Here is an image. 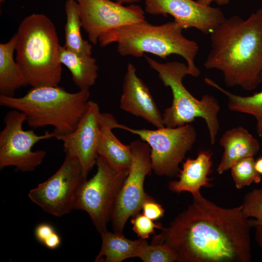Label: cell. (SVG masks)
Masks as SVG:
<instances>
[{"instance_id":"32","label":"cell","mask_w":262,"mask_h":262,"mask_svg":"<svg viewBox=\"0 0 262 262\" xmlns=\"http://www.w3.org/2000/svg\"><path fill=\"white\" fill-rule=\"evenodd\" d=\"M256 229L255 238L259 246L262 248V225L255 227Z\"/></svg>"},{"instance_id":"11","label":"cell","mask_w":262,"mask_h":262,"mask_svg":"<svg viewBox=\"0 0 262 262\" xmlns=\"http://www.w3.org/2000/svg\"><path fill=\"white\" fill-rule=\"evenodd\" d=\"M130 145L131 164L110 220L114 232L119 233L123 232L128 220L139 213L144 202L151 197L144 190L145 178L152 170L150 147L142 140H134Z\"/></svg>"},{"instance_id":"19","label":"cell","mask_w":262,"mask_h":262,"mask_svg":"<svg viewBox=\"0 0 262 262\" xmlns=\"http://www.w3.org/2000/svg\"><path fill=\"white\" fill-rule=\"evenodd\" d=\"M101 246L96 257V262H121L126 259L138 257L146 239L132 240L123 233L111 232L107 230L101 232Z\"/></svg>"},{"instance_id":"5","label":"cell","mask_w":262,"mask_h":262,"mask_svg":"<svg viewBox=\"0 0 262 262\" xmlns=\"http://www.w3.org/2000/svg\"><path fill=\"white\" fill-rule=\"evenodd\" d=\"M89 89L70 93L58 85L32 87L21 97L0 95L1 106L24 113L26 122L33 129L47 126L56 135L72 131L85 111Z\"/></svg>"},{"instance_id":"30","label":"cell","mask_w":262,"mask_h":262,"mask_svg":"<svg viewBox=\"0 0 262 262\" xmlns=\"http://www.w3.org/2000/svg\"><path fill=\"white\" fill-rule=\"evenodd\" d=\"M61 243L59 235L55 231L43 244L47 248L54 249L58 247Z\"/></svg>"},{"instance_id":"35","label":"cell","mask_w":262,"mask_h":262,"mask_svg":"<svg viewBox=\"0 0 262 262\" xmlns=\"http://www.w3.org/2000/svg\"><path fill=\"white\" fill-rule=\"evenodd\" d=\"M4 0H0V1L1 2H3Z\"/></svg>"},{"instance_id":"21","label":"cell","mask_w":262,"mask_h":262,"mask_svg":"<svg viewBox=\"0 0 262 262\" xmlns=\"http://www.w3.org/2000/svg\"><path fill=\"white\" fill-rule=\"evenodd\" d=\"M16 43L15 34L6 43L0 44V95L14 97L17 89L27 85L14 58Z\"/></svg>"},{"instance_id":"6","label":"cell","mask_w":262,"mask_h":262,"mask_svg":"<svg viewBox=\"0 0 262 262\" xmlns=\"http://www.w3.org/2000/svg\"><path fill=\"white\" fill-rule=\"evenodd\" d=\"M145 56L149 66L158 73L164 85L170 87L172 91V105L163 114L164 126H181L201 117L207 125L211 144L214 145L220 128L218 115L220 106L217 99L208 94L197 99L187 90L182 82L183 79L189 75L187 65L177 61L160 63Z\"/></svg>"},{"instance_id":"15","label":"cell","mask_w":262,"mask_h":262,"mask_svg":"<svg viewBox=\"0 0 262 262\" xmlns=\"http://www.w3.org/2000/svg\"><path fill=\"white\" fill-rule=\"evenodd\" d=\"M120 108L140 117L158 128L164 127L162 114L148 86L138 77L134 66L128 64L123 82Z\"/></svg>"},{"instance_id":"22","label":"cell","mask_w":262,"mask_h":262,"mask_svg":"<svg viewBox=\"0 0 262 262\" xmlns=\"http://www.w3.org/2000/svg\"><path fill=\"white\" fill-rule=\"evenodd\" d=\"M204 82L207 85L218 90L227 97L229 110L253 116L256 120L257 133L259 137L262 138V90L251 96H241L226 90L209 78H205Z\"/></svg>"},{"instance_id":"34","label":"cell","mask_w":262,"mask_h":262,"mask_svg":"<svg viewBox=\"0 0 262 262\" xmlns=\"http://www.w3.org/2000/svg\"><path fill=\"white\" fill-rule=\"evenodd\" d=\"M141 0H115V1L123 4L124 3H132L133 2H138Z\"/></svg>"},{"instance_id":"13","label":"cell","mask_w":262,"mask_h":262,"mask_svg":"<svg viewBox=\"0 0 262 262\" xmlns=\"http://www.w3.org/2000/svg\"><path fill=\"white\" fill-rule=\"evenodd\" d=\"M101 125L99 107L95 102L89 100L75 129L69 133L55 136L63 143L66 154L79 161L86 178L96 165Z\"/></svg>"},{"instance_id":"12","label":"cell","mask_w":262,"mask_h":262,"mask_svg":"<svg viewBox=\"0 0 262 262\" xmlns=\"http://www.w3.org/2000/svg\"><path fill=\"white\" fill-rule=\"evenodd\" d=\"M82 27L94 45L103 33L125 25L146 20L139 5L124 6L110 0H76Z\"/></svg>"},{"instance_id":"17","label":"cell","mask_w":262,"mask_h":262,"mask_svg":"<svg viewBox=\"0 0 262 262\" xmlns=\"http://www.w3.org/2000/svg\"><path fill=\"white\" fill-rule=\"evenodd\" d=\"M123 126L117 122L111 114L102 113L98 154L111 166L118 169L129 170L132 160L131 146L122 144L112 131L114 129H122Z\"/></svg>"},{"instance_id":"20","label":"cell","mask_w":262,"mask_h":262,"mask_svg":"<svg viewBox=\"0 0 262 262\" xmlns=\"http://www.w3.org/2000/svg\"><path fill=\"white\" fill-rule=\"evenodd\" d=\"M59 58L70 72L72 80L80 90L89 89L98 77V67L91 55L79 54L60 46Z\"/></svg>"},{"instance_id":"16","label":"cell","mask_w":262,"mask_h":262,"mask_svg":"<svg viewBox=\"0 0 262 262\" xmlns=\"http://www.w3.org/2000/svg\"><path fill=\"white\" fill-rule=\"evenodd\" d=\"M212 155L209 151L203 150L196 158H187L182 163L179 180L169 182V190L177 193L188 192L194 196L200 192L201 187H212V179L208 177L212 172Z\"/></svg>"},{"instance_id":"18","label":"cell","mask_w":262,"mask_h":262,"mask_svg":"<svg viewBox=\"0 0 262 262\" xmlns=\"http://www.w3.org/2000/svg\"><path fill=\"white\" fill-rule=\"evenodd\" d=\"M224 152L217 168L222 174L238 161L248 157H253L260 148L259 141L245 128L237 127L227 131L219 140Z\"/></svg>"},{"instance_id":"4","label":"cell","mask_w":262,"mask_h":262,"mask_svg":"<svg viewBox=\"0 0 262 262\" xmlns=\"http://www.w3.org/2000/svg\"><path fill=\"white\" fill-rule=\"evenodd\" d=\"M16 61L27 85L56 86L62 77L60 45L53 22L45 15L25 17L17 32Z\"/></svg>"},{"instance_id":"33","label":"cell","mask_w":262,"mask_h":262,"mask_svg":"<svg viewBox=\"0 0 262 262\" xmlns=\"http://www.w3.org/2000/svg\"><path fill=\"white\" fill-rule=\"evenodd\" d=\"M255 168L257 172L262 175V157L255 161Z\"/></svg>"},{"instance_id":"1","label":"cell","mask_w":262,"mask_h":262,"mask_svg":"<svg viewBox=\"0 0 262 262\" xmlns=\"http://www.w3.org/2000/svg\"><path fill=\"white\" fill-rule=\"evenodd\" d=\"M193 197L192 204L151 243L167 246L178 262H250L252 226L242 205L223 208L201 192Z\"/></svg>"},{"instance_id":"8","label":"cell","mask_w":262,"mask_h":262,"mask_svg":"<svg viewBox=\"0 0 262 262\" xmlns=\"http://www.w3.org/2000/svg\"><path fill=\"white\" fill-rule=\"evenodd\" d=\"M25 115L12 109L3 119L4 126L0 132V169L14 166L17 171L27 172L34 171L43 162L46 151H33V147L41 141L55 138L53 131H46L38 135L33 130H24Z\"/></svg>"},{"instance_id":"27","label":"cell","mask_w":262,"mask_h":262,"mask_svg":"<svg viewBox=\"0 0 262 262\" xmlns=\"http://www.w3.org/2000/svg\"><path fill=\"white\" fill-rule=\"evenodd\" d=\"M132 225V230L141 239H147L155 233V229H162L164 227L159 222L147 217L143 213H137L132 217L131 220Z\"/></svg>"},{"instance_id":"23","label":"cell","mask_w":262,"mask_h":262,"mask_svg":"<svg viewBox=\"0 0 262 262\" xmlns=\"http://www.w3.org/2000/svg\"><path fill=\"white\" fill-rule=\"evenodd\" d=\"M66 23L64 30L65 43L64 47L72 51L87 55L92 54V45L82 38V23L76 0H67L65 5Z\"/></svg>"},{"instance_id":"10","label":"cell","mask_w":262,"mask_h":262,"mask_svg":"<svg viewBox=\"0 0 262 262\" xmlns=\"http://www.w3.org/2000/svg\"><path fill=\"white\" fill-rule=\"evenodd\" d=\"M86 180L79 161L66 154L57 171L31 189L28 197L44 212L61 217L75 209L78 191Z\"/></svg>"},{"instance_id":"25","label":"cell","mask_w":262,"mask_h":262,"mask_svg":"<svg viewBox=\"0 0 262 262\" xmlns=\"http://www.w3.org/2000/svg\"><path fill=\"white\" fill-rule=\"evenodd\" d=\"M144 262H174L177 261L175 253L164 244L144 243L138 256Z\"/></svg>"},{"instance_id":"24","label":"cell","mask_w":262,"mask_h":262,"mask_svg":"<svg viewBox=\"0 0 262 262\" xmlns=\"http://www.w3.org/2000/svg\"><path fill=\"white\" fill-rule=\"evenodd\" d=\"M255 162L253 157H248L239 160L231 167V176L237 189L261 182V175L255 169Z\"/></svg>"},{"instance_id":"26","label":"cell","mask_w":262,"mask_h":262,"mask_svg":"<svg viewBox=\"0 0 262 262\" xmlns=\"http://www.w3.org/2000/svg\"><path fill=\"white\" fill-rule=\"evenodd\" d=\"M243 211L250 219L252 227L262 225V188L255 189L244 196L242 204Z\"/></svg>"},{"instance_id":"2","label":"cell","mask_w":262,"mask_h":262,"mask_svg":"<svg viewBox=\"0 0 262 262\" xmlns=\"http://www.w3.org/2000/svg\"><path fill=\"white\" fill-rule=\"evenodd\" d=\"M210 34L205 67L220 70L227 86L257 88L262 75V8L246 19L225 18Z\"/></svg>"},{"instance_id":"3","label":"cell","mask_w":262,"mask_h":262,"mask_svg":"<svg viewBox=\"0 0 262 262\" xmlns=\"http://www.w3.org/2000/svg\"><path fill=\"white\" fill-rule=\"evenodd\" d=\"M183 30L175 20L159 25L145 20L106 32L98 42L101 47L116 43L117 51L123 56L141 57L148 53L166 59L171 54L180 55L186 61L189 75L197 77L200 71L195 61L199 47L184 36Z\"/></svg>"},{"instance_id":"9","label":"cell","mask_w":262,"mask_h":262,"mask_svg":"<svg viewBox=\"0 0 262 262\" xmlns=\"http://www.w3.org/2000/svg\"><path fill=\"white\" fill-rule=\"evenodd\" d=\"M122 129L136 134L150 148L152 170L158 176H178L180 164L195 144L197 137L190 123L157 130L134 129L123 125Z\"/></svg>"},{"instance_id":"28","label":"cell","mask_w":262,"mask_h":262,"mask_svg":"<svg viewBox=\"0 0 262 262\" xmlns=\"http://www.w3.org/2000/svg\"><path fill=\"white\" fill-rule=\"evenodd\" d=\"M142 210L145 215L153 221L162 217L165 212L162 206L156 202L152 197L144 202Z\"/></svg>"},{"instance_id":"7","label":"cell","mask_w":262,"mask_h":262,"mask_svg":"<svg viewBox=\"0 0 262 262\" xmlns=\"http://www.w3.org/2000/svg\"><path fill=\"white\" fill-rule=\"evenodd\" d=\"M96 165L95 174L84 181L78 191L75 209L86 212L100 233L107 230L129 170L115 168L98 155Z\"/></svg>"},{"instance_id":"14","label":"cell","mask_w":262,"mask_h":262,"mask_svg":"<svg viewBox=\"0 0 262 262\" xmlns=\"http://www.w3.org/2000/svg\"><path fill=\"white\" fill-rule=\"evenodd\" d=\"M144 1L148 14L170 15L183 29L194 28L205 34H211L226 18L220 9L203 5L193 0Z\"/></svg>"},{"instance_id":"31","label":"cell","mask_w":262,"mask_h":262,"mask_svg":"<svg viewBox=\"0 0 262 262\" xmlns=\"http://www.w3.org/2000/svg\"><path fill=\"white\" fill-rule=\"evenodd\" d=\"M197 1L205 6H210L212 2H215L219 5H225L229 3V0H197Z\"/></svg>"},{"instance_id":"29","label":"cell","mask_w":262,"mask_h":262,"mask_svg":"<svg viewBox=\"0 0 262 262\" xmlns=\"http://www.w3.org/2000/svg\"><path fill=\"white\" fill-rule=\"evenodd\" d=\"M55 232L54 229L50 224L41 223L36 227L35 236L39 242L44 244Z\"/></svg>"}]
</instances>
